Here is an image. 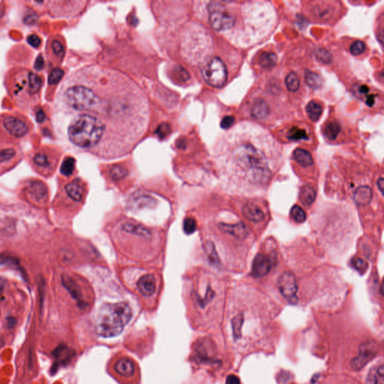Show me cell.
Listing matches in <instances>:
<instances>
[{
	"mask_svg": "<svg viewBox=\"0 0 384 384\" xmlns=\"http://www.w3.org/2000/svg\"><path fill=\"white\" fill-rule=\"evenodd\" d=\"M351 265L353 267L360 273H364L368 269L367 263L361 258H354L351 260Z\"/></svg>",
	"mask_w": 384,
	"mask_h": 384,
	"instance_id": "cell-41",
	"label": "cell"
},
{
	"mask_svg": "<svg viewBox=\"0 0 384 384\" xmlns=\"http://www.w3.org/2000/svg\"><path fill=\"white\" fill-rule=\"evenodd\" d=\"M5 285H6V280L3 278H0V293L4 289Z\"/></svg>",
	"mask_w": 384,
	"mask_h": 384,
	"instance_id": "cell-53",
	"label": "cell"
},
{
	"mask_svg": "<svg viewBox=\"0 0 384 384\" xmlns=\"http://www.w3.org/2000/svg\"><path fill=\"white\" fill-rule=\"evenodd\" d=\"M27 43L33 48L39 49L42 47V40L38 34H29L28 36H27Z\"/></svg>",
	"mask_w": 384,
	"mask_h": 384,
	"instance_id": "cell-43",
	"label": "cell"
},
{
	"mask_svg": "<svg viewBox=\"0 0 384 384\" xmlns=\"http://www.w3.org/2000/svg\"><path fill=\"white\" fill-rule=\"evenodd\" d=\"M22 157V151L18 144L0 146V170L9 168L19 162Z\"/></svg>",
	"mask_w": 384,
	"mask_h": 384,
	"instance_id": "cell-11",
	"label": "cell"
},
{
	"mask_svg": "<svg viewBox=\"0 0 384 384\" xmlns=\"http://www.w3.org/2000/svg\"><path fill=\"white\" fill-rule=\"evenodd\" d=\"M213 343L206 338L200 340L195 346V354L200 361H207L211 359L214 354Z\"/></svg>",
	"mask_w": 384,
	"mask_h": 384,
	"instance_id": "cell-16",
	"label": "cell"
},
{
	"mask_svg": "<svg viewBox=\"0 0 384 384\" xmlns=\"http://www.w3.org/2000/svg\"><path fill=\"white\" fill-rule=\"evenodd\" d=\"M74 355H75L74 351L65 344H60L56 347L54 351L52 352V356L60 360V363L62 364H67V362H69Z\"/></svg>",
	"mask_w": 384,
	"mask_h": 384,
	"instance_id": "cell-22",
	"label": "cell"
},
{
	"mask_svg": "<svg viewBox=\"0 0 384 384\" xmlns=\"http://www.w3.org/2000/svg\"><path fill=\"white\" fill-rule=\"evenodd\" d=\"M64 71L60 68H53L49 72L48 89H47L46 99L51 101V91L58 85L59 83L64 76Z\"/></svg>",
	"mask_w": 384,
	"mask_h": 384,
	"instance_id": "cell-20",
	"label": "cell"
},
{
	"mask_svg": "<svg viewBox=\"0 0 384 384\" xmlns=\"http://www.w3.org/2000/svg\"><path fill=\"white\" fill-rule=\"evenodd\" d=\"M66 54L64 42L59 35H50L45 45V55L47 63L50 68H57Z\"/></svg>",
	"mask_w": 384,
	"mask_h": 384,
	"instance_id": "cell-9",
	"label": "cell"
},
{
	"mask_svg": "<svg viewBox=\"0 0 384 384\" xmlns=\"http://www.w3.org/2000/svg\"><path fill=\"white\" fill-rule=\"evenodd\" d=\"M234 123V118L231 116H227V117H224L223 120L221 122V127L223 129H227L232 126Z\"/></svg>",
	"mask_w": 384,
	"mask_h": 384,
	"instance_id": "cell-48",
	"label": "cell"
},
{
	"mask_svg": "<svg viewBox=\"0 0 384 384\" xmlns=\"http://www.w3.org/2000/svg\"><path fill=\"white\" fill-rule=\"evenodd\" d=\"M27 195L31 199L37 203H43L48 199V189L47 185L40 180H30L27 184L26 188Z\"/></svg>",
	"mask_w": 384,
	"mask_h": 384,
	"instance_id": "cell-12",
	"label": "cell"
},
{
	"mask_svg": "<svg viewBox=\"0 0 384 384\" xmlns=\"http://www.w3.org/2000/svg\"><path fill=\"white\" fill-rule=\"evenodd\" d=\"M75 168V160L72 157H66L60 167V173L65 177H69L74 173Z\"/></svg>",
	"mask_w": 384,
	"mask_h": 384,
	"instance_id": "cell-31",
	"label": "cell"
},
{
	"mask_svg": "<svg viewBox=\"0 0 384 384\" xmlns=\"http://www.w3.org/2000/svg\"><path fill=\"white\" fill-rule=\"evenodd\" d=\"M66 126L70 144L81 149H91L100 144L106 134V125L90 113H73Z\"/></svg>",
	"mask_w": 384,
	"mask_h": 384,
	"instance_id": "cell-3",
	"label": "cell"
},
{
	"mask_svg": "<svg viewBox=\"0 0 384 384\" xmlns=\"http://www.w3.org/2000/svg\"><path fill=\"white\" fill-rule=\"evenodd\" d=\"M219 229L224 232L234 236L236 238L245 239L249 234V229L244 223L240 222L235 224H227L221 223L219 225Z\"/></svg>",
	"mask_w": 384,
	"mask_h": 384,
	"instance_id": "cell-15",
	"label": "cell"
},
{
	"mask_svg": "<svg viewBox=\"0 0 384 384\" xmlns=\"http://www.w3.org/2000/svg\"><path fill=\"white\" fill-rule=\"evenodd\" d=\"M369 92V88L366 86L362 85L359 88V92L360 95H366Z\"/></svg>",
	"mask_w": 384,
	"mask_h": 384,
	"instance_id": "cell-52",
	"label": "cell"
},
{
	"mask_svg": "<svg viewBox=\"0 0 384 384\" xmlns=\"http://www.w3.org/2000/svg\"><path fill=\"white\" fill-rule=\"evenodd\" d=\"M285 85L290 92H295L299 90L300 87V81L295 72H291L285 78Z\"/></svg>",
	"mask_w": 384,
	"mask_h": 384,
	"instance_id": "cell-32",
	"label": "cell"
},
{
	"mask_svg": "<svg viewBox=\"0 0 384 384\" xmlns=\"http://www.w3.org/2000/svg\"><path fill=\"white\" fill-rule=\"evenodd\" d=\"M273 261L270 256L259 255L255 257L252 263V276L255 278H262L266 276L273 267Z\"/></svg>",
	"mask_w": 384,
	"mask_h": 384,
	"instance_id": "cell-13",
	"label": "cell"
},
{
	"mask_svg": "<svg viewBox=\"0 0 384 384\" xmlns=\"http://www.w3.org/2000/svg\"><path fill=\"white\" fill-rule=\"evenodd\" d=\"M366 48V45L363 42H360V41H356V42L352 44L350 50H351V53L353 55L358 56V55L363 53L365 52Z\"/></svg>",
	"mask_w": 384,
	"mask_h": 384,
	"instance_id": "cell-42",
	"label": "cell"
},
{
	"mask_svg": "<svg viewBox=\"0 0 384 384\" xmlns=\"http://www.w3.org/2000/svg\"><path fill=\"white\" fill-rule=\"evenodd\" d=\"M16 323H17V320H16L14 317H9L6 319V323H7L6 325H7L8 328L10 329V330L14 328L16 325Z\"/></svg>",
	"mask_w": 384,
	"mask_h": 384,
	"instance_id": "cell-50",
	"label": "cell"
},
{
	"mask_svg": "<svg viewBox=\"0 0 384 384\" xmlns=\"http://www.w3.org/2000/svg\"><path fill=\"white\" fill-rule=\"evenodd\" d=\"M224 151L236 173L255 184L271 177L280 147L272 135L259 125L243 123L224 137Z\"/></svg>",
	"mask_w": 384,
	"mask_h": 384,
	"instance_id": "cell-1",
	"label": "cell"
},
{
	"mask_svg": "<svg viewBox=\"0 0 384 384\" xmlns=\"http://www.w3.org/2000/svg\"><path fill=\"white\" fill-rule=\"evenodd\" d=\"M132 316V310L126 302L105 304L96 315V334L103 338L119 336Z\"/></svg>",
	"mask_w": 384,
	"mask_h": 384,
	"instance_id": "cell-4",
	"label": "cell"
},
{
	"mask_svg": "<svg viewBox=\"0 0 384 384\" xmlns=\"http://www.w3.org/2000/svg\"><path fill=\"white\" fill-rule=\"evenodd\" d=\"M114 370L118 375L124 377H131L134 375L135 366L134 362L128 358L119 359L116 362Z\"/></svg>",
	"mask_w": 384,
	"mask_h": 384,
	"instance_id": "cell-19",
	"label": "cell"
},
{
	"mask_svg": "<svg viewBox=\"0 0 384 384\" xmlns=\"http://www.w3.org/2000/svg\"><path fill=\"white\" fill-rule=\"evenodd\" d=\"M269 107L263 101L259 100L252 108V115L258 119L265 118L269 113Z\"/></svg>",
	"mask_w": 384,
	"mask_h": 384,
	"instance_id": "cell-30",
	"label": "cell"
},
{
	"mask_svg": "<svg viewBox=\"0 0 384 384\" xmlns=\"http://www.w3.org/2000/svg\"><path fill=\"white\" fill-rule=\"evenodd\" d=\"M305 81L307 85L312 89H317L322 85V83H323V80L318 74L310 71H305Z\"/></svg>",
	"mask_w": 384,
	"mask_h": 384,
	"instance_id": "cell-29",
	"label": "cell"
},
{
	"mask_svg": "<svg viewBox=\"0 0 384 384\" xmlns=\"http://www.w3.org/2000/svg\"><path fill=\"white\" fill-rule=\"evenodd\" d=\"M34 112L35 113V119H36V121L38 122L39 123L42 124V123H44L46 121V113H45V111H44L43 109H42V107H41V106L37 107Z\"/></svg>",
	"mask_w": 384,
	"mask_h": 384,
	"instance_id": "cell-47",
	"label": "cell"
},
{
	"mask_svg": "<svg viewBox=\"0 0 384 384\" xmlns=\"http://www.w3.org/2000/svg\"><path fill=\"white\" fill-rule=\"evenodd\" d=\"M225 384H240V379L237 376L231 375L227 377Z\"/></svg>",
	"mask_w": 384,
	"mask_h": 384,
	"instance_id": "cell-49",
	"label": "cell"
},
{
	"mask_svg": "<svg viewBox=\"0 0 384 384\" xmlns=\"http://www.w3.org/2000/svg\"><path fill=\"white\" fill-rule=\"evenodd\" d=\"M377 186H378L379 189H380L382 195H383L384 180L383 178H380L377 180Z\"/></svg>",
	"mask_w": 384,
	"mask_h": 384,
	"instance_id": "cell-51",
	"label": "cell"
},
{
	"mask_svg": "<svg viewBox=\"0 0 384 384\" xmlns=\"http://www.w3.org/2000/svg\"><path fill=\"white\" fill-rule=\"evenodd\" d=\"M288 139L293 140V141H299V140H306L309 137L306 131L302 128L294 127L288 131Z\"/></svg>",
	"mask_w": 384,
	"mask_h": 384,
	"instance_id": "cell-35",
	"label": "cell"
},
{
	"mask_svg": "<svg viewBox=\"0 0 384 384\" xmlns=\"http://www.w3.org/2000/svg\"><path fill=\"white\" fill-rule=\"evenodd\" d=\"M184 232L186 234H191L197 230V222L193 218H187L184 221Z\"/></svg>",
	"mask_w": 384,
	"mask_h": 384,
	"instance_id": "cell-40",
	"label": "cell"
},
{
	"mask_svg": "<svg viewBox=\"0 0 384 384\" xmlns=\"http://www.w3.org/2000/svg\"><path fill=\"white\" fill-rule=\"evenodd\" d=\"M242 323H243V316L242 315H238L233 320V330H234V335L235 338H240L241 336Z\"/></svg>",
	"mask_w": 384,
	"mask_h": 384,
	"instance_id": "cell-39",
	"label": "cell"
},
{
	"mask_svg": "<svg viewBox=\"0 0 384 384\" xmlns=\"http://www.w3.org/2000/svg\"><path fill=\"white\" fill-rule=\"evenodd\" d=\"M242 214L248 220L260 222L264 219V213L255 203H248L242 208Z\"/></svg>",
	"mask_w": 384,
	"mask_h": 384,
	"instance_id": "cell-18",
	"label": "cell"
},
{
	"mask_svg": "<svg viewBox=\"0 0 384 384\" xmlns=\"http://www.w3.org/2000/svg\"><path fill=\"white\" fill-rule=\"evenodd\" d=\"M170 125L165 124V123H164V124L161 125L160 126H159V128H158L157 130H156V134L158 135L159 138H166L167 135L170 134Z\"/></svg>",
	"mask_w": 384,
	"mask_h": 384,
	"instance_id": "cell-46",
	"label": "cell"
},
{
	"mask_svg": "<svg viewBox=\"0 0 384 384\" xmlns=\"http://www.w3.org/2000/svg\"><path fill=\"white\" fill-rule=\"evenodd\" d=\"M209 21L211 27L219 32L232 30L237 25L235 13L232 12L225 2L213 1L208 5Z\"/></svg>",
	"mask_w": 384,
	"mask_h": 384,
	"instance_id": "cell-6",
	"label": "cell"
},
{
	"mask_svg": "<svg viewBox=\"0 0 384 384\" xmlns=\"http://www.w3.org/2000/svg\"><path fill=\"white\" fill-rule=\"evenodd\" d=\"M294 158L296 162L302 167H309L313 164L312 155L305 149H296L294 152Z\"/></svg>",
	"mask_w": 384,
	"mask_h": 384,
	"instance_id": "cell-26",
	"label": "cell"
},
{
	"mask_svg": "<svg viewBox=\"0 0 384 384\" xmlns=\"http://www.w3.org/2000/svg\"><path fill=\"white\" fill-rule=\"evenodd\" d=\"M0 264L8 265V266L12 265L13 266H17L19 265V262L18 260L13 258V257L1 255H0Z\"/></svg>",
	"mask_w": 384,
	"mask_h": 384,
	"instance_id": "cell-44",
	"label": "cell"
},
{
	"mask_svg": "<svg viewBox=\"0 0 384 384\" xmlns=\"http://www.w3.org/2000/svg\"><path fill=\"white\" fill-rule=\"evenodd\" d=\"M32 122L17 113H0V146L18 144L32 134Z\"/></svg>",
	"mask_w": 384,
	"mask_h": 384,
	"instance_id": "cell-5",
	"label": "cell"
},
{
	"mask_svg": "<svg viewBox=\"0 0 384 384\" xmlns=\"http://www.w3.org/2000/svg\"><path fill=\"white\" fill-rule=\"evenodd\" d=\"M278 288L281 295L291 304H297L298 302V286L297 279L293 273H282L277 281Z\"/></svg>",
	"mask_w": 384,
	"mask_h": 384,
	"instance_id": "cell-10",
	"label": "cell"
},
{
	"mask_svg": "<svg viewBox=\"0 0 384 384\" xmlns=\"http://www.w3.org/2000/svg\"><path fill=\"white\" fill-rule=\"evenodd\" d=\"M202 75L208 85L221 88L227 81V67L220 58L214 57L203 66Z\"/></svg>",
	"mask_w": 384,
	"mask_h": 384,
	"instance_id": "cell-8",
	"label": "cell"
},
{
	"mask_svg": "<svg viewBox=\"0 0 384 384\" xmlns=\"http://www.w3.org/2000/svg\"><path fill=\"white\" fill-rule=\"evenodd\" d=\"M206 252L208 255V258H209L212 264L218 266L219 264V257H218L217 253H216L214 245L212 242H208L206 244Z\"/></svg>",
	"mask_w": 384,
	"mask_h": 384,
	"instance_id": "cell-38",
	"label": "cell"
},
{
	"mask_svg": "<svg viewBox=\"0 0 384 384\" xmlns=\"http://www.w3.org/2000/svg\"><path fill=\"white\" fill-rule=\"evenodd\" d=\"M66 191L68 196L74 201H82L84 188L80 180H74L66 185Z\"/></svg>",
	"mask_w": 384,
	"mask_h": 384,
	"instance_id": "cell-21",
	"label": "cell"
},
{
	"mask_svg": "<svg viewBox=\"0 0 384 384\" xmlns=\"http://www.w3.org/2000/svg\"><path fill=\"white\" fill-rule=\"evenodd\" d=\"M372 199V191L370 187L362 185L356 190L354 193V201L358 205L366 206Z\"/></svg>",
	"mask_w": 384,
	"mask_h": 384,
	"instance_id": "cell-23",
	"label": "cell"
},
{
	"mask_svg": "<svg viewBox=\"0 0 384 384\" xmlns=\"http://www.w3.org/2000/svg\"><path fill=\"white\" fill-rule=\"evenodd\" d=\"M60 149L52 145H42L32 149L29 160L34 168L42 174H50L57 164Z\"/></svg>",
	"mask_w": 384,
	"mask_h": 384,
	"instance_id": "cell-7",
	"label": "cell"
},
{
	"mask_svg": "<svg viewBox=\"0 0 384 384\" xmlns=\"http://www.w3.org/2000/svg\"><path fill=\"white\" fill-rule=\"evenodd\" d=\"M128 170L123 166L115 165L110 169V175L114 180H120L128 175Z\"/></svg>",
	"mask_w": 384,
	"mask_h": 384,
	"instance_id": "cell-36",
	"label": "cell"
},
{
	"mask_svg": "<svg viewBox=\"0 0 384 384\" xmlns=\"http://www.w3.org/2000/svg\"><path fill=\"white\" fill-rule=\"evenodd\" d=\"M123 229L126 232L139 234V235L144 236V237H149L150 235V232L147 229L145 228L142 226L139 225V224L127 223V224H124V226H123Z\"/></svg>",
	"mask_w": 384,
	"mask_h": 384,
	"instance_id": "cell-34",
	"label": "cell"
},
{
	"mask_svg": "<svg viewBox=\"0 0 384 384\" xmlns=\"http://www.w3.org/2000/svg\"><path fill=\"white\" fill-rule=\"evenodd\" d=\"M258 62H259L260 67L265 68V69H270L276 66L277 63V56L274 53L264 52L260 55Z\"/></svg>",
	"mask_w": 384,
	"mask_h": 384,
	"instance_id": "cell-27",
	"label": "cell"
},
{
	"mask_svg": "<svg viewBox=\"0 0 384 384\" xmlns=\"http://www.w3.org/2000/svg\"><path fill=\"white\" fill-rule=\"evenodd\" d=\"M372 355H373L372 350L368 348L367 345L366 348H361L359 355L353 360V368L356 369H362L372 357Z\"/></svg>",
	"mask_w": 384,
	"mask_h": 384,
	"instance_id": "cell-24",
	"label": "cell"
},
{
	"mask_svg": "<svg viewBox=\"0 0 384 384\" xmlns=\"http://www.w3.org/2000/svg\"><path fill=\"white\" fill-rule=\"evenodd\" d=\"M373 384H384V368L380 366L373 376Z\"/></svg>",
	"mask_w": 384,
	"mask_h": 384,
	"instance_id": "cell-45",
	"label": "cell"
},
{
	"mask_svg": "<svg viewBox=\"0 0 384 384\" xmlns=\"http://www.w3.org/2000/svg\"><path fill=\"white\" fill-rule=\"evenodd\" d=\"M61 281L63 287L67 290L69 294H71V297L77 301L81 307L87 305L85 301H84V296H83L82 292H81L79 284L71 276H68V274L62 275Z\"/></svg>",
	"mask_w": 384,
	"mask_h": 384,
	"instance_id": "cell-14",
	"label": "cell"
},
{
	"mask_svg": "<svg viewBox=\"0 0 384 384\" xmlns=\"http://www.w3.org/2000/svg\"><path fill=\"white\" fill-rule=\"evenodd\" d=\"M291 215L293 219L297 223H302L306 219V214L302 208L298 205L293 206L291 209Z\"/></svg>",
	"mask_w": 384,
	"mask_h": 384,
	"instance_id": "cell-37",
	"label": "cell"
},
{
	"mask_svg": "<svg viewBox=\"0 0 384 384\" xmlns=\"http://www.w3.org/2000/svg\"><path fill=\"white\" fill-rule=\"evenodd\" d=\"M138 289L144 297H151L156 291V279L152 274L143 276L138 281Z\"/></svg>",
	"mask_w": 384,
	"mask_h": 384,
	"instance_id": "cell-17",
	"label": "cell"
},
{
	"mask_svg": "<svg viewBox=\"0 0 384 384\" xmlns=\"http://www.w3.org/2000/svg\"><path fill=\"white\" fill-rule=\"evenodd\" d=\"M316 198V191L309 185H304L302 187L299 192V199L302 204L305 206H310L315 201Z\"/></svg>",
	"mask_w": 384,
	"mask_h": 384,
	"instance_id": "cell-25",
	"label": "cell"
},
{
	"mask_svg": "<svg viewBox=\"0 0 384 384\" xmlns=\"http://www.w3.org/2000/svg\"><path fill=\"white\" fill-rule=\"evenodd\" d=\"M43 76L26 67L11 68L5 75L8 95L21 110L34 112L42 102Z\"/></svg>",
	"mask_w": 384,
	"mask_h": 384,
	"instance_id": "cell-2",
	"label": "cell"
},
{
	"mask_svg": "<svg viewBox=\"0 0 384 384\" xmlns=\"http://www.w3.org/2000/svg\"><path fill=\"white\" fill-rule=\"evenodd\" d=\"M1 3H2V2H1V1H0V4H1Z\"/></svg>",
	"mask_w": 384,
	"mask_h": 384,
	"instance_id": "cell-54",
	"label": "cell"
},
{
	"mask_svg": "<svg viewBox=\"0 0 384 384\" xmlns=\"http://www.w3.org/2000/svg\"><path fill=\"white\" fill-rule=\"evenodd\" d=\"M341 131V126L336 122H331L326 125L324 128V135L330 141L336 139Z\"/></svg>",
	"mask_w": 384,
	"mask_h": 384,
	"instance_id": "cell-33",
	"label": "cell"
},
{
	"mask_svg": "<svg viewBox=\"0 0 384 384\" xmlns=\"http://www.w3.org/2000/svg\"><path fill=\"white\" fill-rule=\"evenodd\" d=\"M306 112L312 121L317 122L320 120L323 113V107L316 102H311L308 104Z\"/></svg>",
	"mask_w": 384,
	"mask_h": 384,
	"instance_id": "cell-28",
	"label": "cell"
}]
</instances>
